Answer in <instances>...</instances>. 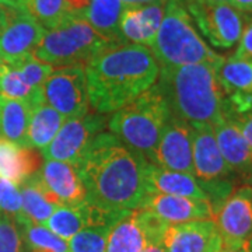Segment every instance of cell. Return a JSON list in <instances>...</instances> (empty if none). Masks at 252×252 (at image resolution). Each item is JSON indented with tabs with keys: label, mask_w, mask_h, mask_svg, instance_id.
Wrapping results in <instances>:
<instances>
[{
	"label": "cell",
	"mask_w": 252,
	"mask_h": 252,
	"mask_svg": "<svg viewBox=\"0 0 252 252\" xmlns=\"http://www.w3.org/2000/svg\"><path fill=\"white\" fill-rule=\"evenodd\" d=\"M147 158L132 152L112 133L101 132L76 167L86 188V202L108 213L133 212L147 196Z\"/></svg>",
	"instance_id": "6da1fadb"
},
{
	"label": "cell",
	"mask_w": 252,
	"mask_h": 252,
	"mask_svg": "<svg viewBox=\"0 0 252 252\" xmlns=\"http://www.w3.org/2000/svg\"><path fill=\"white\" fill-rule=\"evenodd\" d=\"M90 108L114 114L157 83L160 66L143 45L119 44L95 55L84 64Z\"/></svg>",
	"instance_id": "7a4b0ae2"
},
{
	"label": "cell",
	"mask_w": 252,
	"mask_h": 252,
	"mask_svg": "<svg viewBox=\"0 0 252 252\" xmlns=\"http://www.w3.org/2000/svg\"><path fill=\"white\" fill-rule=\"evenodd\" d=\"M219 67L213 63L160 67L157 86L170 114L190 126L216 125L224 117L227 105Z\"/></svg>",
	"instance_id": "3957f363"
},
{
	"label": "cell",
	"mask_w": 252,
	"mask_h": 252,
	"mask_svg": "<svg viewBox=\"0 0 252 252\" xmlns=\"http://www.w3.org/2000/svg\"><path fill=\"white\" fill-rule=\"evenodd\" d=\"M160 67H180L196 63L221 66L224 58L216 54L200 36L184 0H167L164 16L150 46Z\"/></svg>",
	"instance_id": "277c9868"
},
{
	"label": "cell",
	"mask_w": 252,
	"mask_h": 252,
	"mask_svg": "<svg viewBox=\"0 0 252 252\" xmlns=\"http://www.w3.org/2000/svg\"><path fill=\"white\" fill-rule=\"evenodd\" d=\"M168 117V105L158 86L154 84L132 102L115 111L109 118L108 127L119 142L149 161Z\"/></svg>",
	"instance_id": "5b68a950"
},
{
	"label": "cell",
	"mask_w": 252,
	"mask_h": 252,
	"mask_svg": "<svg viewBox=\"0 0 252 252\" xmlns=\"http://www.w3.org/2000/svg\"><path fill=\"white\" fill-rule=\"evenodd\" d=\"M115 45L97 32L80 16H67L56 27L45 31L36 48V59L52 66H84L95 55Z\"/></svg>",
	"instance_id": "8992f818"
},
{
	"label": "cell",
	"mask_w": 252,
	"mask_h": 252,
	"mask_svg": "<svg viewBox=\"0 0 252 252\" xmlns=\"http://www.w3.org/2000/svg\"><path fill=\"white\" fill-rule=\"evenodd\" d=\"M45 31L17 0H0V58L7 64L34 56Z\"/></svg>",
	"instance_id": "52a82bcc"
},
{
	"label": "cell",
	"mask_w": 252,
	"mask_h": 252,
	"mask_svg": "<svg viewBox=\"0 0 252 252\" xmlns=\"http://www.w3.org/2000/svg\"><path fill=\"white\" fill-rule=\"evenodd\" d=\"M189 16L202 35L215 48L231 49L243 34L245 17L230 3L184 0Z\"/></svg>",
	"instance_id": "ba28073f"
},
{
	"label": "cell",
	"mask_w": 252,
	"mask_h": 252,
	"mask_svg": "<svg viewBox=\"0 0 252 252\" xmlns=\"http://www.w3.org/2000/svg\"><path fill=\"white\" fill-rule=\"evenodd\" d=\"M42 91L45 104L66 119L84 117L90 111L86 70L81 64L55 69Z\"/></svg>",
	"instance_id": "9c48e42d"
},
{
	"label": "cell",
	"mask_w": 252,
	"mask_h": 252,
	"mask_svg": "<svg viewBox=\"0 0 252 252\" xmlns=\"http://www.w3.org/2000/svg\"><path fill=\"white\" fill-rule=\"evenodd\" d=\"M104 115L95 112L66 119L54 140L41 150V156L45 160L69 162L77 167L95 136L104 132Z\"/></svg>",
	"instance_id": "30bf717a"
},
{
	"label": "cell",
	"mask_w": 252,
	"mask_h": 252,
	"mask_svg": "<svg viewBox=\"0 0 252 252\" xmlns=\"http://www.w3.org/2000/svg\"><path fill=\"white\" fill-rule=\"evenodd\" d=\"M27 181L55 205L77 206L86 202V188L80 174L69 162L45 160Z\"/></svg>",
	"instance_id": "8fae6325"
},
{
	"label": "cell",
	"mask_w": 252,
	"mask_h": 252,
	"mask_svg": "<svg viewBox=\"0 0 252 252\" xmlns=\"http://www.w3.org/2000/svg\"><path fill=\"white\" fill-rule=\"evenodd\" d=\"M193 177L203 190L224 182H234V174L217 146L213 125L190 126Z\"/></svg>",
	"instance_id": "7c38bea8"
},
{
	"label": "cell",
	"mask_w": 252,
	"mask_h": 252,
	"mask_svg": "<svg viewBox=\"0 0 252 252\" xmlns=\"http://www.w3.org/2000/svg\"><path fill=\"white\" fill-rule=\"evenodd\" d=\"M223 247H243L252 238V187L243 185L233 190L219 207L215 217Z\"/></svg>",
	"instance_id": "4fadbf2b"
},
{
	"label": "cell",
	"mask_w": 252,
	"mask_h": 252,
	"mask_svg": "<svg viewBox=\"0 0 252 252\" xmlns=\"http://www.w3.org/2000/svg\"><path fill=\"white\" fill-rule=\"evenodd\" d=\"M149 162L164 170L193 175L190 125L170 114Z\"/></svg>",
	"instance_id": "5bb4252c"
},
{
	"label": "cell",
	"mask_w": 252,
	"mask_h": 252,
	"mask_svg": "<svg viewBox=\"0 0 252 252\" xmlns=\"http://www.w3.org/2000/svg\"><path fill=\"white\" fill-rule=\"evenodd\" d=\"M164 252H219L223 240L213 219L168 224L162 234Z\"/></svg>",
	"instance_id": "9a60e30c"
},
{
	"label": "cell",
	"mask_w": 252,
	"mask_h": 252,
	"mask_svg": "<svg viewBox=\"0 0 252 252\" xmlns=\"http://www.w3.org/2000/svg\"><path fill=\"white\" fill-rule=\"evenodd\" d=\"M213 130L220 153L235 178L252 187V149L234 119L224 112V117L213 125Z\"/></svg>",
	"instance_id": "2e32d148"
},
{
	"label": "cell",
	"mask_w": 252,
	"mask_h": 252,
	"mask_svg": "<svg viewBox=\"0 0 252 252\" xmlns=\"http://www.w3.org/2000/svg\"><path fill=\"white\" fill-rule=\"evenodd\" d=\"M140 209L152 212L167 224H181L215 217L209 200L164 193L147 195Z\"/></svg>",
	"instance_id": "e0dca14e"
},
{
	"label": "cell",
	"mask_w": 252,
	"mask_h": 252,
	"mask_svg": "<svg viewBox=\"0 0 252 252\" xmlns=\"http://www.w3.org/2000/svg\"><path fill=\"white\" fill-rule=\"evenodd\" d=\"M127 212L124 213L102 212L97 207L89 205L87 202H83L77 206H61L59 209H56V212L45 223V227L58 237L63 238L64 241H69L73 235L91 225H114Z\"/></svg>",
	"instance_id": "ac0fdd59"
},
{
	"label": "cell",
	"mask_w": 252,
	"mask_h": 252,
	"mask_svg": "<svg viewBox=\"0 0 252 252\" xmlns=\"http://www.w3.org/2000/svg\"><path fill=\"white\" fill-rule=\"evenodd\" d=\"M144 184L147 195L164 193L209 200L205 190L199 185L198 180L193 175L164 170L149 161L146 162L144 167Z\"/></svg>",
	"instance_id": "d6986e66"
},
{
	"label": "cell",
	"mask_w": 252,
	"mask_h": 252,
	"mask_svg": "<svg viewBox=\"0 0 252 252\" xmlns=\"http://www.w3.org/2000/svg\"><path fill=\"white\" fill-rule=\"evenodd\" d=\"M41 167V154L0 137V178L23 185Z\"/></svg>",
	"instance_id": "ffe728a7"
},
{
	"label": "cell",
	"mask_w": 252,
	"mask_h": 252,
	"mask_svg": "<svg viewBox=\"0 0 252 252\" xmlns=\"http://www.w3.org/2000/svg\"><path fill=\"white\" fill-rule=\"evenodd\" d=\"M150 244V237L144 230L139 213L133 210L112 225L105 252H143Z\"/></svg>",
	"instance_id": "44dd1931"
},
{
	"label": "cell",
	"mask_w": 252,
	"mask_h": 252,
	"mask_svg": "<svg viewBox=\"0 0 252 252\" xmlns=\"http://www.w3.org/2000/svg\"><path fill=\"white\" fill-rule=\"evenodd\" d=\"M31 111L24 101L0 95V137L27 147Z\"/></svg>",
	"instance_id": "7402d4cb"
},
{
	"label": "cell",
	"mask_w": 252,
	"mask_h": 252,
	"mask_svg": "<svg viewBox=\"0 0 252 252\" xmlns=\"http://www.w3.org/2000/svg\"><path fill=\"white\" fill-rule=\"evenodd\" d=\"M125 9L121 0H91L83 16L91 27L112 44H124L119 34L121 14Z\"/></svg>",
	"instance_id": "603a6c76"
},
{
	"label": "cell",
	"mask_w": 252,
	"mask_h": 252,
	"mask_svg": "<svg viewBox=\"0 0 252 252\" xmlns=\"http://www.w3.org/2000/svg\"><path fill=\"white\" fill-rule=\"evenodd\" d=\"M66 118L55 111L48 104H39L31 111V119L28 126L27 147L45 149L54 140L56 133L64 124Z\"/></svg>",
	"instance_id": "cb8c5ba5"
},
{
	"label": "cell",
	"mask_w": 252,
	"mask_h": 252,
	"mask_svg": "<svg viewBox=\"0 0 252 252\" xmlns=\"http://www.w3.org/2000/svg\"><path fill=\"white\" fill-rule=\"evenodd\" d=\"M28 252H69L67 241L52 233L45 225L30 221L24 215L14 219Z\"/></svg>",
	"instance_id": "d4e9b609"
},
{
	"label": "cell",
	"mask_w": 252,
	"mask_h": 252,
	"mask_svg": "<svg viewBox=\"0 0 252 252\" xmlns=\"http://www.w3.org/2000/svg\"><path fill=\"white\" fill-rule=\"evenodd\" d=\"M217 76L225 95L233 93H252V59L233 56L224 59Z\"/></svg>",
	"instance_id": "484cf974"
},
{
	"label": "cell",
	"mask_w": 252,
	"mask_h": 252,
	"mask_svg": "<svg viewBox=\"0 0 252 252\" xmlns=\"http://www.w3.org/2000/svg\"><path fill=\"white\" fill-rule=\"evenodd\" d=\"M0 95L24 101L31 108H35L36 105L45 102L44 91L31 89L21 79L20 73L10 64H7L3 73L0 74Z\"/></svg>",
	"instance_id": "4316f807"
},
{
	"label": "cell",
	"mask_w": 252,
	"mask_h": 252,
	"mask_svg": "<svg viewBox=\"0 0 252 252\" xmlns=\"http://www.w3.org/2000/svg\"><path fill=\"white\" fill-rule=\"evenodd\" d=\"M20 193H21L23 215L35 224L45 225L49 217L56 212V209L61 207L59 205L49 202L30 181H26L21 185Z\"/></svg>",
	"instance_id": "83f0119b"
},
{
	"label": "cell",
	"mask_w": 252,
	"mask_h": 252,
	"mask_svg": "<svg viewBox=\"0 0 252 252\" xmlns=\"http://www.w3.org/2000/svg\"><path fill=\"white\" fill-rule=\"evenodd\" d=\"M18 3L45 28L56 27L69 16L66 0H17Z\"/></svg>",
	"instance_id": "f1b7e54d"
},
{
	"label": "cell",
	"mask_w": 252,
	"mask_h": 252,
	"mask_svg": "<svg viewBox=\"0 0 252 252\" xmlns=\"http://www.w3.org/2000/svg\"><path fill=\"white\" fill-rule=\"evenodd\" d=\"M112 224L91 225L67 241L69 252H105Z\"/></svg>",
	"instance_id": "f546056e"
},
{
	"label": "cell",
	"mask_w": 252,
	"mask_h": 252,
	"mask_svg": "<svg viewBox=\"0 0 252 252\" xmlns=\"http://www.w3.org/2000/svg\"><path fill=\"white\" fill-rule=\"evenodd\" d=\"M10 66H13L20 73L21 79L34 90H42L45 81L55 70L52 64L42 62V61L36 59L35 56H30L21 62L10 64Z\"/></svg>",
	"instance_id": "4dcf8cb0"
},
{
	"label": "cell",
	"mask_w": 252,
	"mask_h": 252,
	"mask_svg": "<svg viewBox=\"0 0 252 252\" xmlns=\"http://www.w3.org/2000/svg\"><path fill=\"white\" fill-rule=\"evenodd\" d=\"M140 26L143 32L144 46L150 48L153 45L154 38L157 35V31L164 16V4H150V6H142L137 7Z\"/></svg>",
	"instance_id": "1f68e13d"
},
{
	"label": "cell",
	"mask_w": 252,
	"mask_h": 252,
	"mask_svg": "<svg viewBox=\"0 0 252 252\" xmlns=\"http://www.w3.org/2000/svg\"><path fill=\"white\" fill-rule=\"evenodd\" d=\"M24 245L16 220L0 213V252H24Z\"/></svg>",
	"instance_id": "d6a6232c"
},
{
	"label": "cell",
	"mask_w": 252,
	"mask_h": 252,
	"mask_svg": "<svg viewBox=\"0 0 252 252\" xmlns=\"http://www.w3.org/2000/svg\"><path fill=\"white\" fill-rule=\"evenodd\" d=\"M0 212L11 219H17L23 215L21 193L18 185L3 178H0Z\"/></svg>",
	"instance_id": "836d02e7"
},
{
	"label": "cell",
	"mask_w": 252,
	"mask_h": 252,
	"mask_svg": "<svg viewBox=\"0 0 252 252\" xmlns=\"http://www.w3.org/2000/svg\"><path fill=\"white\" fill-rule=\"evenodd\" d=\"M233 58H241V59H252V20L248 21L247 26H244L243 34L240 36L237 51Z\"/></svg>",
	"instance_id": "e575fe53"
},
{
	"label": "cell",
	"mask_w": 252,
	"mask_h": 252,
	"mask_svg": "<svg viewBox=\"0 0 252 252\" xmlns=\"http://www.w3.org/2000/svg\"><path fill=\"white\" fill-rule=\"evenodd\" d=\"M233 119H234L235 124L240 127L241 133H243L245 140H247V143L250 144V147L252 149V111L244 114V115H240V117H234Z\"/></svg>",
	"instance_id": "d590c367"
},
{
	"label": "cell",
	"mask_w": 252,
	"mask_h": 252,
	"mask_svg": "<svg viewBox=\"0 0 252 252\" xmlns=\"http://www.w3.org/2000/svg\"><path fill=\"white\" fill-rule=\"evenodd\" d=\"M91 0H66V7L69 16H83L84 10L90 4Z\"/></svg>",
	"instance_id": "8d00e7d4"
},
{
	"label": "cell",
	"mask_w": 252,
	"mask_h": 252,
	"mask_svg": "<svg viewBox=\"0 0 252 252\" xmlns=\"http://www.w3.org/2000/svg\"><path fill=\"white\" fill-rule=\"evenodd\" d=\"M125 7H142L150 4H165L167 0H121Z\"/></svg>",
	"instance_id": "74e56055"
},
{
	"label": "cell",
	"mask_w": 252,
	"mask_h": 252,
	"mask_svg": "<svg viewBox=\"0 0 252 252\" xmlns=\"http://www.w3.org/2000/svg\"><path fill=\"white\" fill-rule=\"evenodd\" d=\"M230 4L241 13H252V0H230Z\"/></svg>",
	"instance_id": "f35d334b"
},
{
	"label": "cell",
	"mask_w": 252,
	"mask_h": 252,
	"mask_svg": "<svg viewBox=\"0 0 252 252\" xmlns=\"http://www.w3.org/2000/svg\"><path fill=\"white\" fill-rule=\"evenodd\" d=\"M219 252H250L248 245L245 244L243 247H223Z\"/></svg>",
	"instance_id": "ab89813d"
},
{
	"label": "cell",
	"mask_w": 252,
	"mask_h": 252,
	"mask_svg": "<svg viewBox=\"0 0 252 252\" xmlns=\"http://www.w3.org/2000/svg\"><path fill=\"white\" fill-rule=\"evenodd\" d=\"M143 252H164L161 245H157V244H150L147 245L143 250Z\"/></svg>",
	"instance_id": "60d3db41"
},
{
	"label": "cell",
	"mask_w": 252,
	"mask_h": 252,
	"mask_svg": "<svg viewBox=\"0 0 252 252\" xmlns=\"http://www.w3.org/2000/svg\"><path fill=\"white\" fill-rule=\"evenodd\" d=\"M6 66H7V63L4 62V61L0 58V74L3 73V70H4V69H6Z\"/></svg>",
	"instance_id": "b9f144b4"
},
{
	"label": "cell",
	"mask_w": 252,
	"mask_h": 252,
	"mask_svg": "<svg viewBox=\"0 0 252 252\" xmlns=\"http://www.w3.org/2000/svg\"><path fill=\"white\" fill-rule=\"evenodd\" d=\"M202 1H212V3H230V0H202Z\"/></svg>",
	"instance_id": "7bdbcfd3"
}]
</instances>
